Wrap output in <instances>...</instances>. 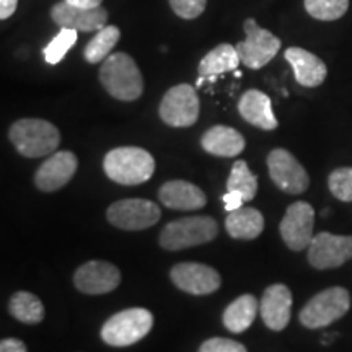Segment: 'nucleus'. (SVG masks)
Segmentation results:
<instances>
[{"instance_id": "3", "label": "nucleus", "mask_w": 352, "mask_h": 352, "mask_svg": "<svg viewBox=\"0 0 352 352\" xmlns=\"http://www.w3.org/2000/svg\"><path fill=\"white\" fill-rule=\"evenodd\" d=\"M8 138L15 145L16 152L26 158L51 155L60 144L59 129L50 121L26 118L13 122Z\"/></svg>"}, {"instance_id": "5", "label": "nucleus", "mask_w": 352, "mask_h": 352, "mask_svg": "<svg viewBox=\"0 0 352 352\" xmlns=\"http://www.w3.org/2000/svg\"><path fill=\"white\" fill-rule=\"evenodd\" d=\"M153 315L145 308H127L107 320L101 340L113 347L132 346L151 333Z\"/></svg>"}, {"instance_id": "35", "label": "nucleus", "mask_w": 352, "mask_h": 352, "mask_svg": "<svg viewBox=\"0 0 352 352\" xmlns=\"http://www.w3.org/2000/svg\"><path fill=\"white\" fill-rule=\"evenodd\" d=\"M19 0H0V19L7 20L15 13Z\"/></svg>"}, {"instance_id": "7", "label": "nucleus", "mask_w": 352, "mask_h": 352, "mask_svg": "<svg viewBox=\"0 0 352 352\" xmlns=\"http://www.w3.org/2000/svg\"><path fill=\"white\" fill-rule=\"evenodd\" d=\"M246 39L236 44L241 64L248 69H261L274 59L280 50V39L270 30H264L254 19H248L243 25Z\"/></svg>"}, {"instance_id": "29", "label": "nucleus", "mask_w": 352, "mask_h": 352, "mask_svg": "<svg viewBox=\"0 0 352 352\" xmlns=\"http://www.w3.org/2000/svg\"><path fill=\"white\" fill-rule=\"evenodd\" d=\"M349 8V0H305V10L316 20L333 21L341 19Z\"/></svg>"}, {"instance_id": "11", "label": "nucleus", "mask_w": 352, "mask_h": 352, "mask_svg": "<svg viewBox=\"0 0 352 352\" xmlns=\"http://www.w3.org/2000/svg\"><path fill=\"white\" fill-rule=\"evenodd\" d=\"M267 170L276 186L289 195H302L310 184L307 170L285 148L271 151L267 155Z\"/></svg>"}, {"instance_id": "1", "label": "nucleus", "mask_w": 352, "mask_h": 352, "mask_svg": "<svg viewBox=\"0 0 352 352\" xmlns=\"http://www.w3.org/2000/svg\"><path fill=\"white\" fill-rule=\"evenodd\" d=\"M100 82L113 98L121 101H134L144 91L142 74L126 52H114L103 60L100 69Z\"/></svg>"}, {"instance_id": "34", "label": "nucleus", "mask_w": 352, "mask_h": 352, "mask_svg": "<svg viewBox=\"0 0 352 352\" xmlns=\"http://www.w3.org/2000/svg\"><path fill=\"white\" fill-rule=\"evenodd\" d=\"M0 352H26V346L23 341L15 340V338H7L0 342Z\"/></svg>"}, {"instance_id": "20", "label": "nucleus", "mask_w": 352, "mask_h": 352, "mask_svg": "<svg viewBox=\"0 0 352 352\" xmlns=\"http://www.w3.org/2000/svg\"><path fill=\"white\" fill-rule=\"evenodd\" d=\"M239 113L246 122L263 131H274L279 126L274 113H272L271 98L259 90H248L241 95Z\"/></svg>"}, {"instance_id": "26", "label": "nucleus", "mask_w": 352, "mask_h": 352, "mask_svg": "<svg viewBox=\"0 0 352 352\" xmlns=\"http://www.w3.org/2000/svg\"><path fill=\"white\" fill-rule=\"evenodd\" d=\"M120 28L114 25L104 26L100 32H96L95 38L90 39V43L85 46V51H83V57H85L87 63L98 64L101 60L107 59V57H109V52L113 51V47L120 41Z\"/></svg>"}, {"instance_id": "27", "label": "nucleus", "mask_w": 352, "mask_h": 352, "mask_svg": "<svg viewBox=\"0 0 352 352\" xmlns=\"http://www.w3.org/2000/svg\"><path fill=\"white\" fill-rule=\"evenodd\" d=\"M227 191H239L245 201L254 199L258 192V178L248 168L246 162L236 160L232 166L230 176L227 179Z\"/></svg>"}, {"instance_id": "28", "label": "nucleus", "mask_w": 352, "mask_h": 352, "mask_svg": "<svg viewBox=\"0 0 352 352\" xmlns=\"http://www.w3.org/2000/svg\"><path fill=\"white\" fill-rule=\"evenodd\" d=\"M77 30L70 28H60V32L51 39V43L47 44L43 50L44 60L47 64L56 65L64 59L70 47L77 43Z\"/></svg>"}, {"instance_id": "32", "label": "nucleus", "mask_w": 352, "mask_h": 352, "mask_svg": "<svg viewBox=\"0 0 352 352\" xmlns=\"http://www.w3.org/2000/svg\"><path fill=\"white\" fill-rule=\"evenodd\" d=\"M199 352H248L246 347L239 341L227 340V338H210L199 347Z\"/></svg>"}, {"instance_id": "37", "label": "nucleus", "mask_w": 352, "mask_h": 352, "mask_svg": "<svg viewBox=\"0 0 352 352\" xmlns=\"http://www.w3.org/2000/svg\"><path fill=\"white\" fill-rule=\"evenodd\" d=\"M235 77H241V72H239V70H235Z\"/></svg>"}, {"instance_id": "13", "label": "nucleus", "mask_w": 352, "mask_h": 352, "mask_svg": "<svg viewBox=\"0 0 352 352\" xmlns=\"http://www.w3.org/2000/svg\"><path fill=\"white\" fill-rule=\"evenodd\" d=\"M173 284L192 296H209L220 287V274L214 267L201 263H179L171 267Z\"/></svg>"}, {"instance_id": "6", "label": "nucleus", "mask_w": 352, "mask_h": 352, "mask_svg": "<svg viewBox=\"0 0 352 352\" xmlns=\"http://www.w3.org/2000/svg\"><path fill=\"white\" fill-rule=\"evenodd\" d=\"M351 308V296L344 287H329L321 290L302 308L298 320L308 329L329 327L341 320Z\"/></svg>"}, {"instance_id": "25", "label": "nucleus", "mask_w": 352, "mask_h": 352, "mask_svg": "<svg viewBox=\"0 0 352 352\" xmlns=\"http://www.w3.org/2000/svg\"><path fill=\"white\" fill-rule=\"evenodd\" d=\"M8 311L13 318L26 324H38L44 318L43 302L34 294L23 292V290L13 294L8 302Z\"/></svg>"}, {"instance_id": "24", "label": "nucleus", "mask_w": 352, "mask_h": 352, "mask_svg": "<svg viewBox=\"0 0 352 352\" xmlns=\"http://www.w3.org/2000/svg\"><path fill=\"white\" fill-rule=\"evenodd\" d=\"M259 303L252 294H245L235 298L230 305L223 311V324L228 331L232 333H243L253 324L256 318Z\"/></svg>"}, {"instance_id": "14", "label": "nucleus", "mask_w": 352, "mask_h": 352, "mask_svg": "<svg viewBox=\"0 0 352 352\" xmlns=\"http://www.w3.org/2000/svg\"><path fill=\"white\" fill-rule=\"evenodd\" d=\"M121 283V272L107 261H88L74 274V284L82 294L101 296L111 292Z\"/></svg>"}, {"instance_id": "17", "label": "nucleus", "mask_w": 352, "mask_h": 352, "mask_svg": "<svg viewBox=\"0 0 352 352\" xmlns=\"http://www.w3.org/2000/svg\"><path fill=\"white\" fill-rule=\"evenodd\" d=\"M259 311L267 328L272 331H283L289 324L292 311V294L287 285L272 284L264 290L259 302Z\"/></svg>"}, {"instance_id": "30", "label": "nucleus", "mask_w": 352, "mask_h": 352, "mask_svg": "<svg viewBox=\"0 0 352 352\" xmlns=\"http://www.w3.org/2000/svg\"><path fill=\"white\" fill-rule=\"evenodd\" d=\"M328 186L331 195L342 202H352V166H342L329 173Z\"/></svg>"}, {"instance_id": "12", "label": "nucleus", "mask_w": 352, "mask_h": 352, "mask_svg": "<svg viewBox=\"0 0 352 352\" xmlns=\"http://www.w3.org/2000/svg\"><path fill=\"white\" fill-rule=\"evenodd\" d=\"M352 259V236L320 232L308 246V261L315 270H334Z\"/></svg>"}, {"instance_id": "31", "label": "nucleus", "mask_w": 352, "mask_h": 352, "mask_svg": "<svg viewBox=\"0 0 352 352\" xmlns=\"http://www.w3.org/2000/svg\"><path fill=\"white\" fill-rule=\"evenodd\" d=\"M171 10L184 20L197 19L206 8L208 0H168Z\"/></svg>"}, {"instance_id": "10", "label": "nucleus", "mask_w": 352, "mask_h": 352, "mask_svg": "<svg viewBox=\"0 0 352 352\" xmlns=\"http://www.w3.org/2000/svg\"><path fill=\"white\" fill-rule=\"evenodd\" d=\"M314 226L315 209L305 201H297L285 210L284 219L280 220L279 232L284 243L292 252H302L308 248L314 240Z\"/></svg>"}, {"instance_id": "19", "label": "nucleus", "mask_w": 352, "mask_h": 352, "mask_svg": "<svg viewBox=\"0 0 352 352\" xmlns=\"http://www.w3.org/2000/svg\"><path fill=\"white\" fill-rule=\"evenodd\" d=\"M158 199L166 208L175 210H197L208 202L201 188L184 179H173L162 184L158 189Z\"/></svg>"}, {"instance_id": "9", "label": "nucleus", "mask_w": 352, "mask_h": 352, "mask_svg": "<svg viewBox=\"0 0 352 352\" xmlns=\"http://www.w3.org/2000/svg\"><path fill=\"white\" fill-rule=\"evenodd\" d=\"M109 223L121 230H145L155 226L162 217V210L155 202L148 199H121L108 208Z\"/></svg>"}, {"instance_id": "21", "label": "nucleus", "mask_w": 352, "mask_h": 352, "mask_svg": "<svg viewBox=\"0 0 352 352\" xmlns=\"http://www.w3.org/2000/svg\"><path fill=\"white\" fill-rule=\"evenodd\" d=\"M201 145L210 155L236 157L245 151V139L233 127L214 126L202 135Z\"/></svg>"}, {"instance_id": "4", "label": "nucleus", "mask_w": 352, "mask_h": 352, "mask_svg": "<svg viewBox=\"0 0 352 352\" xmlns=\"http://www.w3.org/2000/svg\"><path fill=\"white\" fill-rule=\"evenodd\" d=\"M219 233L217 222L209 215H191L166 223L160 233V246L166 252H179L184 248L212 241Z\"/></svg>"}, {"instance_id": "36", "label": "nucleus", "mask_w": 352, "mask_h": 352, "mask_svg": "<svg viewBox=\"0 0 352 352\" xmlns=\"http://www.w3.org/2000/svg\"><path fill=\"white\" fill-rule=\"evenodd\" d=\"M65 2H69L70 6L82 8H98L101 7V2H103V0H65Z\"/></svg>"}, {"instance_id": "22", "label": "nucleus", "mask_w": 352, "mask_h": 352, "mask_svg": "<svg viewBox=\"0 0 352 352\" xmlns=\"http://www.w3.org/2000/svg\"><path fill=\"white\" fill-rule=\"evenodd\" d=\"M227 233L236 240H253L264 230V217L258 209L240 208L228 212L226 219Z\"/></svg>"}, {"instance_id": "33", "label": "nucleus", "mask_w": 352, "mask_h": 352, "mask_svg": "<svg viewBox=\"0 0 352 352\" xmlns=\"http://www.w3.org/2000/svg\"><path fill=\"white\" fill-rule=\"evenodd\" d=\"M243 202H245V197L239 191H227V195L223 196V204H226L227 212L240 209Z\"/></svg>"}, {"instance_id": "15", "label": "nucleus", "mask_w": 352, "mask_h": 352, "mask_svg": "<svg viewBox=\"0 0 352 352\" xmlns=\"http://www.w3.org/2000/svg\"><path fill=\"white\" fill-rule=\"evenodd\" d=\"M78 166L76 153L59 151L51 153L34 175V184L44 192H52L64 188L74 178Z\"/></svg>"}, {"instance_id": "16", "label": "nucleus", "mask_w": 352, "mask_h": 352, "mask_svg": "<svg viewBox=\"0 0 352 352\" xmlns=\"http://www.w3.org/2000/svg\"><path fill=\"white\" fill-rule=\"evenodd\" d=\"M51 16L54 20V23L60 26V28L77 30V32L83 33L100 32L101 28L107 26L108 21L107 8H82L70 6L65 0L56 3L51 8Z\"/></svg>"}, {"instance_id": "18", "label": "nucleus", "mask_w": 352, "mask_h": 352, "mask_svg": "<svg viewBox=\"0 0 352 352\" xmlns=\"http://www.w3.org/2000/svg\"><path fill=\"white\" fill-rule=\"evenodd\" d=\"M284 57L292 67L296 80L302 87H320L328 76L327 64L318 56H315L314 52L302 50V47H289L284 52Z\"/></svg>"}, {"instance_id": "8", "label": "nucleus", "mask_w": 352, "mask_h": 352, "mask_svg": "<svg viewBox=\"0 0 352 352\" xmlns=\"http://www.w3.org/2000/svg\"><path fill=\"white\" fill-rule=\"evenodd\" d=\"M158 113L162 121L171 127L196 124L199 118V96L196 94V88L188 83L171 87L162 100Z\"/></svg>"}, {"instance_id": "23", "label": "nucleus", "mask_w": 352, "mask_h": 352, "mask_svg": "<svg viewBox=\"0 0 352 352\" xmlns=\"http://www.w3.org/2000/svg\"><path fill=\"white\" fill-rule=\"evenodd\" d=\"M240 63L241 60L239 51H236L235 46H232V44H220V46L214 47L212 51L202 57L197 72H199L201 77L217 78L220 74L236 70Z\"/></svg>"}, {"instance_id": "2", "label": "nucleus", "mask_w": 352, "mask_h": 352, "mask_svg": "<svg viewBox=\"0 0 352 352\" xmlns=\"http://www.w3.org/2000/svg\"><path fill=\"white\" fill-rule=\"evenodd\" d=\"M103 170L111 182L124 186H135L152 178L155 160L140 147H118L107 153Z\"/></svg>"}]
</instances>
